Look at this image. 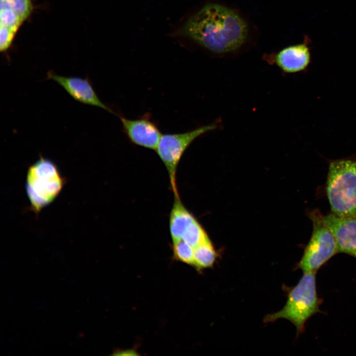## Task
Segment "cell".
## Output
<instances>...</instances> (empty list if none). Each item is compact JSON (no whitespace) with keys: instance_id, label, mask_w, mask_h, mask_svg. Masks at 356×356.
Instances as JSON below:
<instances>
[{"instance_id":"4fadbf2b","label":"cell","mask_w":356,"mask_h":356,"mask_svg":"<svg viewBox=\"0 0 356 356\" xmlns=\"http://www.w3.org/2000/svg\"><path fill=\"white\" fill-rule=\"evenodd\" d=\"M216 258V253L209 238L194 248L193 266L198 270L211 267Z\"/></svg>"},{"instance_id":"30bf717a","label":"cell","mask_w":356,"mask_h":356,"mask_svg":"<svg viewBox=\"0 0 356 356\" xmlns=\"http://www.w3.org/2000/svg\"><path fill=\"white\" fill-rule=\"evenodd\" d=\"M321 219L333 235L338 253L356 258V217H339L331 213L321 215Z\"/></svg>"},{"instance_id":"3957f363","label":"cell","mask_w":356,"mask_h":356,"mask_svg":"<svg viewBox=\"0 0 356 356\" xmlns=\"http://www.w3.org/2000/svg\"><path fill=\"white\" fill-rule=\"evenodd\" d=\"M315 274L313 272H304L297 284L289 291L284 307L280 311L266 316L265 321L285 318L295 326L298 334L302 333L307 320L320 312Z\"/></svg>"},{"instance_id":"277c9868","label":"cell","mask_w":356,"mask_h":356,"mask_svg":"<svg viewBox=\"0 0 356 356\" xmlns=\"http://www.w3.org/2000/svg\"><path fill=\"white\" fill-rule=\"evenodd\" d=\"M64 183L56 164L41 156L29 167L26 177V191L32 210L39 212L53 202Z\"/></svg>"},{"instance_id":"ba28073f","label":"cell","mask_w":356,"mask_h":356,"mask_svg":"<svg viewBox=\"0 0 356 356\" xmlns=\"http://www.w3.org/2000/svg\"><path fill=\"white\" fill-rule=\"evenodd\" d=\"M120 119L123 132L132 143L145 148L156 149L162 134L157 125L149 115L134 120L123 116H120Z\"/></svg>"},{"instance_id":"9c48e42d","label":"cell","mask_w":356,"mask_h":356,"mask_svg":"<svg viewBox=\"0 0 356 356\" xmlns=\"http://www.w3.org/2000/svg\"><path fill=\"white\" fill-rule=\"evenodd\" d=\"M47 79L57 83L75 100L113 113L98 97L90 80L88 77L85 78L75 76L66 77L49 71L47 73Z\"/></svg>"},{"instance_id":"6da1fadb","label":"cell","mask_w":356,"mask_h":356,"mask_svg":"<svg viewBox=\"0 0 356 356\" xmlns=\"http://www.w3.org/2000/svg\"><path fill=\"white\" fill-rule=\"evenodd\" d=\"M212 53L224 55L234 53L248 37V24L236 11L217 3L205 5L178 31Z\"/></svg>"},{"instance_id":"9a60e30c","label":"cell","mask_w":356,"mask_h":356,"mask_svg":"<svg viewBox=\"0 0 356 356\" xmlns=\"http://www.w3.org/2000/svg\"><path fill=\"white\" fill-rule=\"evenodd\" d=\"M208 238L202 226L195 220L186 229L182 239L195 248Z\"/></svg>"},{"instance_id":"8fae6325","label":"cell","mask_w":356,"mask_h":356,"mask_svg":"<svg viewBox=\"0 0 356 356\" xmlns=\"http://www.w3.org/2000/svg\"><path fill=\"white\" fill-rule=\"evenodd\" d=\"M268 60L285 74L301 72L310 64V49L305 43L290 46L282 49Z\"/></svg>"},{"instance_id":"8992f818","label":"cell","mask_w":356,"mask_h":356,"mask_svg":"<svg viewBox=\"0 0 356 356\" xmlns=\"http://www.w3.org/2000/svg\"><path fill=\"white\" fill-rule=\"evenodd\" d=\"M317 210L310 214L313 229L311 238L307 245L297 268L304 272H316L336 254L337 245L329 228L323 223Z\"/></svg>"},{"instance_id":"5bb4252c","label":"cell","mask_w":356,"mask_h":356,"mask_svg":"<svg viewBox=\"0 0 356 356\" xmlns=\"http://www.w3.org/2000/svg\"><path fill=\"white\" fill-rule=\"evenodd\" d=\"M174 257L178 261L193 265L194 248L183 239L173 241Z\"/></svg>"},{"instance_id":"7a4b0ae2","label":"cell","mask_w":356,"mask_h":356,"mask_svg":"<svg viewBox=\"0 0 356 356\" xmlns=\"http://www.w3.org/2000/svg\"><path fill=\"white\" fill-rule=\"evenodd\" d=\"M326 192L332 214L356 217V156L329 161Z\"/></svg>"},{"instance_id":"52a82bcc","label":"cell","mask_w":356,"mask_h":356,"mask_svg":"<svg viewBox=\"0 0 356 356\" xmlns=\"http://www.w3.org/2000/svg\"><path fill=\"white\" fill-rule=\"evenodd\" d=\"M32 0H0V49L3 53L11 47L21 25L31 15Z\"/></svg>"},{"instance_id":"7c38bea8","label":"cell","mask_w":356,"mask_h":356,"mask_svg":"<svg viewBox=\"0 0 356 356\" xmlns=\"http://www.w3.org/2000/svg\"><path fill=\"white\" fill-rule=\"evenodd\" d=\"M195 218L181 202L179 195H175L170 215V231L173 241L181 239L188 226Z\"/></svg>"},{"instance_id":"5b68a950","label":"cell","mask_w":356,"mask_h":356,"mask_svg":"<svg viewBox=\"0 0 356 356\" xmlns=\"http://www.w3.org/2000/svg\"><path fill=\"white\" fill-rule=\"evenodd\" d=\"M221 120L178 134L162 135L155 150L168 172L171 186L174 195L178 194L176 175L178 163L183 154L197 138L221 127Z\"/></svg>"}]
</instances>
